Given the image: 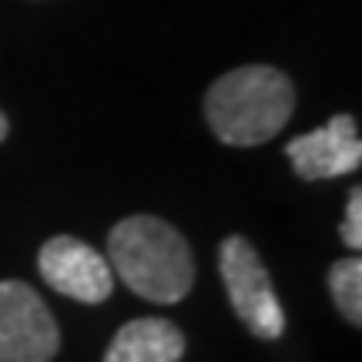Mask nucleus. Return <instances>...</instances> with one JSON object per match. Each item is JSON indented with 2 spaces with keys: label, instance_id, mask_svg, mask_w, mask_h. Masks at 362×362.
Instances as JSON below:
<instances>
[{
  "label": "nucleus",
  "instance_id": "nucleus-8",
  "mask_svg": "<svg viewBox=\"0 0 362 362\" xmlns=\"http://www.w3.org/2000/svg\"><path fill=\"white\" fill-rule=\"evenodd\" d=\"M329 292L336 298L342 319L352 325L362 322V262L352 259H339L329 269Z\"/></svg>",
  "mask_w": 362,
  "mask_h": 362
},
{
  "label": "nucleus",
  "instance_id": "nucleus-9",
  "mask_svg": "<svg viewBox=\"0 0 362 362\" xmlns=\"http://www.w3.org/2000/svg\"><path fill=\"white\" fill-rule=\"evenodd\" d=\"M342 242L346 248H356L362 245V192L359 188H352L349 192V205H346V218H342Z\"/></svg>",
  "mask_w": 362,
  "mask_h": 362
},
{
  "label": "nucleus",
  "instance_id": "nucleus-4",
  "mask_svg": "<svg viewBox=\"0 0 362 362\" xmlns=\"http://www.w3.org/2000/svg\"><path fill=\"white\" fill-rule=\"evenodd\" d=\"M61 332L44 298L27 282H0V362H51Z\"/></svg>",
  "mask_w": 362,
  "mask_h": 362
},
{
  "label": "nucleus",
  "instance_id": "nucleus-1",
  "mask_svg": "<svg viewBox=\"0 0 362 362\" xmlns=\"http://www.w3.org/2000/svg\"><path fill=\"white\" fill-rule=\"evenodd\" d=\"M107 265L134 296L181 302L194 285V255L181 232L155 215H131L107 235Z\"/></svg>",
  "mask_w": 362,
  "mask_h": 362
},
{
  "label": "nucleus",
  "instance_id": "nucleus-3",
  "mask_svg": "<svg viewBox=\"0 0 362 362\" xmlns=\"http://www.w3.org/2000/svg\"><path fill=\"white\" fill-rule=\"evenodd\" d=\"M221 282L235 315L259 339H279L285 332V312L275 298L269 269L262 265L255 245L242 235H228L218 248Z\"/></svg>",
  "mask_w": 362,
  "mask_h": 362
},
{
  "label": "nucleus",
  "instance_id": "nucleus-7",
  "mask_svg": "<svg viewBox=\"0 0 362 362\" xmlns=\"http://www.w3.org/2000/svg\"><path fill=\"white\" fill-rule=\"evenodd\" d=\"M185 336L168 319H134L121 325L104 352V362H181Z\"/></svg>",
  "mask_w": 362,
  "mask_h": 362
},
{
  "label": "nucleus",
  "instance_id": "nucleus-5",
  "mask_svg": "<svg viewBox=\"0 0 362 362\" xmlns=\"http://www.w3.org/2000/svg\"><path fill=\"white\" fill-rule=\"evenodd\" d=\"M37 272L54 292L74 298V302H84V305L107 302L115 292V272H111L107 259L74 235L47 238L37 255Z\"/></svg>",
  "mask_w": 362,
  "mask_h": 362
},
{
  "label": "nucleus",
  "instance_id": "nucleus-10",
  "mask_svg": "<svg viewBox=\"0 0 362 362\" xmlns=\"http://www.w3.org/2000/svg\"><path fill=\"white\" fill-rule=\"evenodd\" d=\"M7 131H11V124H7V115H4V111H0V141H4V138H7Z\"/></svg>",
  "mask_w": 362,
  "mask_h": 362
},
{
  "label": "nucleus",
  "instance_id": "nucleus-2",
  "mask_svg": "<svg viewBox=\"0 0 362 362\" xmlns=\"http://www.w3.org/2000/svg\"><path fill=\"white\" fill-rule=\"evenodd\" d=\"M296 111V88L279 67L245 64L221 74L205 94V117L215 138L232 148L272 141Z\"/></svg>",
  "mask_w": 362,
  "mask_h": 362
},
{
  "label": "nucleus",
  "instance_id": "nucleus-6",
  "mask_svg": "<svg viewBox=\"0 0 362 362\" xmlns=\"http://www.w3.org/2000/svg\"><path fill=\"white\" fill-rule=\"evenodd\" d=\"M285 155L292 161L296 175L305 181L339 178L362 165V141L352 115H336L325 128H315L302 138L285 144Z\"/></svg>",
  "mask_w": 362,
  "mask_h": 362
}]
</instances>
